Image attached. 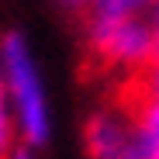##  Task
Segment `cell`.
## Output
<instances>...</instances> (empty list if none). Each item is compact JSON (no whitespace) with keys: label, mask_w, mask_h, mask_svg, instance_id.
Instances as JSON below:
<instances>
[{"label":"cell","mask_w":159,"mask_h":159,"mask_svg":"<svg viewBox=\"0 0 159 159\" xmlns=\"http://www.w3.org/2000/svg\"><path fill=\"white\" fill-rule=\"evenodd\" d=\"M152 0H90V17H145Z\"/></svg>","instance_id":"4"},{"label":"cell","mask_w":159,"mask_h":159,"mask_svg":"<svg viewBox=\"0 0 159 159\" xmlns=\"http://www.w3.org/2000/svg\"><path fill=\"white\" fill-rule=\"evenodd\" d=\"M87 45L97 62L142 73L152 62V31L145 17H87Z\"/></svg>","instance_id":"2"},{"label":"cell","mask_w":159,"mask_h":159,"mask_svg":"<svg viewBox=\"0 0 159 159\" xmlns=\"http://www.w3.org/2000/svg\"><path fill=\"white\" fill-rule=\"evenodd\" d=\"M62 7H69V11H87V4L90 0H59Z\"/></svg>","instance_id":"9"},{"label":"cell","mask_w":159,"mask_h":159,"mask_svg":"<svg viewBox=\"0 0 159 159\" xmlns=\"http://www.w3.org/2000/svg\"><path fill=\"white\" fill-rule=\"evenodd\" d=\"M128 139H131V121H121L111 111L93 114L83 128V145L90 159H121Z\"/></svg>","instance_id":"3"},{"label":"cell","mask_w":159,"mask_h":159,"mask_svg":"<svg viewBox=\"0 0 159 159\" xmlns=\"http://www.w3.org/2000/svg\"><path fill=\"white\" fill-rule=\"evenodd\" d=\"M0 69H4V87H7L17 139L28 149L45 145L52 135V111H48V93H45L38 59H35L24 35H17V31L4 35V42H0Z\"/></svg>","instance_id":"1"},{"label":"cell","mask_w":159,"mask_h":159,"mask_svg":"<svg viewBox=\"0 0 159 159\" xmlns=\"http://www.w3.org/2000/svg\"><path fill=\"white\" fill-rule=\"evenodd\" d=\"M135 76H139V93L159 100V59H152V62H149L142 73H135Z\"/></svg>","instance_id":"7"},{"label":"cell","mask_w":159,"mask_h":159,"mask_svg":"<svg viewBox=\"0 0 159 159\" xmlns=\"http://www.w3.org/2000/svg\"><path fill=\"white\" fill-rule=\"evenodd\" d=\"M145 21H149V31H152V59H159V0H152Z\"/></svg>","instance_id":"8"},{"label":"cell","mask_w":159,"mask_h":159,"mask_svg":"<svg viewBox=\"0 0 159 159\" xmlns=\"http://www.w3.org/2000/svg\"><path fill=\"white\" fill-rule=\"evenodd\" d=\"M14 114H11V100H7V87H4V69H0V159H7L14 152Z\"/></svg>","instance_id":"6"},{"label":"cell","mask_w":159,"mask_h":159,"mask_svg":"<svg viewBox=\"0 0 159 159\" xmlns=\"http://www.w3.org/2000/svg\"><path fill=\"white\" fill-rule=\"evenodd\" d=\"M131 125H135V128L142 131V135H145L152 145H159V100H156V97L139 93L135 107H131Z\"/></svg>","instance_id":"5"},{"label":"cell","mask_w":159,"mask_h":159,"mask_svg":"<svg viewBox=\"0 0 159 159\" xmlns=\"http://www.w3.org/2000/svg\"><path fill=\"white\" fill-rule=\"evenodd\" d=\"M7 159H35V156H31V149H28V145H21V149H14Z\"/></svg>","instance_id":"10"}]
</instances>
